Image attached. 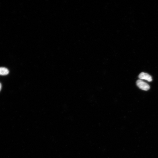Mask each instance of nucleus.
Returning <instances> with one entry per match:
<instances>
[{
    "label": "nucleus",
    "mask_w": 158,
    "mask_h": 158,
    "mask_svg": "<svg viewBox=\"0 0 158 158\" xmlns=\"http://www.w3.org/2000/svg\"><path fill=\"white\" fill-rule=\"evenodd\" d=\"M2 89V84L1 83H0V91H1Z\"/></svg>",
    "instance_id": "20e7f679"
},
{
    "label": "nucleus",
    "mask_w": 158,
    "mask_h": 158,
    "mask_svg": "<svg viewBox=\"0 0 158 158\" xmlns=\"http://www.w3.org/2000/svg\"><path fill=\"white\" fill-rule=\"evenodd\" d=\"M139 77L140 79L146 80L149 82H151L152 81L151 76L148 73L144 72L141 73L139 75Z\"/></svg>",
    "instance_id": "f03ea898"
},
{
    "label": "nucleus",
    "mask_w": 158,
    "mask_h": 158,
    "mask_svg": "<svg viewBox=\"0 0 158 158\" xmlns=\"http://www.w3.org/2000/svg\"><path fill=\"white\" fill-rule=\"evenodd\" d=\"M9 73V70L7 68L4 67H0V75H6L8 74Z\"/></svg>",
    "instance_id": "7ed1b4c3"
},
{
    "label": "nucleus",
    "mask_w": 158,
    "mask_h": 158,
    "mask_svg": "<svg viewBox=\"0 0 158 158\" xmlns=\"http://www.w3.org/2000/svg\"><path fill=\"white\" fill-rule=\"evenodd\" d=\"M136 84L140 89L143 90L148 91L150 88V87L148 84L141 80L137 81Z\"/></svg>",
    "instance_id": "f257e3e1"
}]
</instances>
